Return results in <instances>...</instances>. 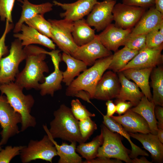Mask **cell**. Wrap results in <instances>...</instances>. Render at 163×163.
<instances>
[{
    "label": "cell",
    "mask_w": 163,
    "mask_h": 163,
    "mask_svg": "<svg viewBox=\"0 0 163 163\" xmlns=\"http://www.w3.org/2000/svg\"><path fill=\"white\" fill-rule=\"evenodd\" d=\"M122 2L125 4L145 8L155 6V0H123Z\"/></svg>",
    "instance_id": "cell-41"
},
{
    "label": "cell",
    "mask_w": 163,
    "mask_h": 163,
    "mask_svg": "<svg viewBox=\"0 0 163 163\" xmlns=\"http://www.w3.org/2000/svg\"><path fill=\"white\" fill-rule=\"evenodd\" d=\"M24 146L8 145L0 151V163H9L15 156L20 154Z\"/></svg>",
    "instance_id": "cell-37"
},
{
    "label": "cell",
    "mask_w": 163,
    "mask_h": 163,
    "mask_svg": "<svg viewBox=\"0 0 163 163\" xmlns=\"http://www.w3.org/2000/svg\"><path fill=\"white\" fill-rule=\"evenodd\" d=\"M97 2V0H78L72 3H62L54 0L53 3L65 11L60 13L61 18L74 22L88 15Z\"/></svg>",
    "instance_id": "cell-15"
},
{
    "label": "cell",
    "mask_w": 163,
    "mask_h": 163,
    "mask_svg": "<svg viewBox=\"0 0 163 163\" xmlns=\"http://www.w3.org/2000/svg\"><path fill=\"white\" fill-rule=\"evenodd\" d=\"M154 112L155 118L158 120L157 121L158 128L163 129V107L159 105H155Z\"/></svg>",
    "instance_id": "cell-44"
},
{
    "label": "cell",
    "mask_w": 163,
    "mask_h": 163,
    "mask_svg": "<svg viewBox=\"0 0 163 163\" xmlns=\"http://www.w3.org/2000/svg\"><path fill=\"white\" fill-rule=\"evenodd\" d=\"M155 8L163 14V0H155Z\"/></svg>",
    "instance_id": "cell-46"
},
{
    "label": "cell",
    "mask_w": 163,
    "mask_h": 163,
    "mask_svg": "<svg viewBox=\"0 0 163 163\" xmlns=\"http://www.w3.org/2000/svg\"><path fill=\"white\" fill-rule=\"evenodd\" d=\"M23 46L21 41L17 38L11 43L9 54L0 62V84L15 81L19 64L26 58Z\"/></svg>",
    "instance_id": "cell-6"
},
{
    "label": "cell",
    "mask_w": 163,
    "mask_h": 163,
    "mask_svg": "<svg viewBox=\"0 0 163 163\" xmlns=\"http://www.w3.org/2000/svg\"><path fill=\"white\" fill-rule=\"evenodd\" d=\"M106 157H97L91 160L83 161L84 163H122V161L119 159Z\"/></svg>",
    "instance_id": "cell-43"
},
{
    "label": "cell",
    "mask_w": 163,
    "mask_h": 163,
    "mask_svg": "<svg viewBox=\"0 0 163 163\" xmlns=\"http://www.w3.org/2000/svg\"><path fill=\"white\" fill-rule=\"evenodd\" d=\"M128 133L130 137L139 141L143 147L150 153L153 161L158 163L163 162V144L157 135L151 133Z\"/></svg>",
    "instance_id": "cell-20"
},
{
    "label": "cell",
    "mask_w": 163,
    "mask_h": 163,
    "mask_svg": "<svg viewBox=\"0 0 163 163\" xmlns=\"http://www.w3.org/2000/svg\"><path fill=\"white\" fill-rule=\"evenodd\" d=\"M121 84V88L116 100L130 101L133 107L136 106L144 95L134 82L127 79L121 72H117Z\"/></svg>",
    "instance_id": "cell-22"
},
{
    "label": "cell",
    "mask_w": 163,
    "mask_h": 163,
    "mask_svg": "<svg viewBox=\"0 0 163 163\" xmlns=\"http://www.w3.org/2000/svg\"><path fill=\"white\" fill-rule=\"evenodd\" d=\"M131 30V29L118 27L111 23L97 35L101 43L107 50L115 52L119 47L123 46Z\"/></svg>",
    "instance_id": "cell-16"
},
{
    "label": "cell",
    "mask_w": 163,
    "mask_h": 163,
    "mask_svg": "<svg viewBox=\"0 0 163 163\" xmlns=\"http://www.w3.org/2000/svg\"><path fill=\"white\" fill-rule=\"evenodd\" d=\"M116 73L109 70L104 73L96 87L93 98L107 101L117 97L121 84Z\"/></svg>",
    "instance_id": "cell-12"
},
{
    "label": "cell",
    "mask_w": 163,
    "mask_h": 163,
    "mask_svg": "<svg viewBox=\"0 0 163 163\" xmlns=\"http://www.w3.org/2000/svg\"><path fill=\"white\" fill-rule=\"evenodd\" d=\"M155 105L144 95L138 104L130 109L141 115L147 123L151 133L157 135L158 128L155 114Z\"/></svg>",
    "instance_id": "cell-24"
},
{
    "label": "cell",
    "mask_w": 163,
    "mask_h": 163,
    "mask_svg": "<svg viewBox=\"0 0 163 163\" xmlns=\"http://www.w3.org/2000/svg\"><path fill=\"white\" fill-rule=\"evenodd\" d=\"M112 54L101 43L97 35L91 42L78 46L72 56L84 62L87 66H91L98 59Z\"/></svg>",
    "instance_id": "cell-13"
},
{
    "label": "cell",
    "mask_w": 163,
    "mask_h": 163,
    "mask_svg": "<svg viewBox=\"0 0 163 163\" xmlns=\"http://www.w3.org/2000/svg\"><path fill=\"white\" fill-rule=\"evenodd\" d=\"M146 47L157 48L163 46V35L159 30H153L146 35Z\"/></svg>",
    "instance_id": "cell-38"
},
{
    "label": "cell",
    "mask_w": 163,
    "mask_h": 163,
    "mask_svg": "<svg viewBox=\"0 0 163 163\" xmlns=\"http://www.w3.org/2000/svg\"><path fill=\"white\" fill-rule=\"evenodd\" d=\"M146 35L133 34L131 32L127 37L123 46L131 50L139 51L146 47Z\"/></svg>",
    "instance_id": "cell-34"
},
{
    "label": "cell",
    "mask_w": 163,
    "mask_h": 163,
    "mask_svg": "<svg viewBox=\"0 0 163 163\" xmlns=\"http://www.w3.org/2000/svg\"><path fill=\"white\" fill-rule=\"evenodd\" d=\"M20 31V33H14L13 36L21 41L23 46L38 44L50 50L56 49V45L52 40L32 27L24 23L21 27Z\"/></svg>",
    "instance_id": "cell-18"
},
{
    "label": "cell",
    "mask_w": 163,
    "mask_h": 163,
    "mask_svg": "<svg viewBox=\"0 0 163 163\" xmlns=\"http://www.w3.org/2000/svg\"><path fill=\"white\" fill-rule=\"evenodd\" d=\"M22 3V11L20 17L14 27L13 32L18 33L26 21L38 14L44 15L53 10V4L47 2L38 5L32 4L28 0H18Z\"/></svg>",
    "instance_id": "cell-21"
},
{
    "label": "cell",
    "mask_w": 163,
    "mask_h": 163,
    "mask_svg": "<svg viewBox=\"0 0 163 163\" xmlns=\"http://www.w3.org/2000/svg\"><path fill=\"white\" fill-rule=\"evenodd\" d=\"M80 132L84 142H85L97 129V125L91 117L79 121Z\"/></svg>",
    "instance_id": "cell-36"
},
{
    "label": "cell",
    "mask_w": 163,
    "mask_h": 163,
    "mask_svg": "<svg viewBox=\"0 0 163 163\" xmlns=\"http://www.w3.org/2000/svg\"><path fill=\"white\" fill-rule=\"evenodd\" d=\"M26 64L23 69L17 75L14 82L27 90H38L39 82L44 81V73L49 69L45 61L48 52L37 46L30 45L24 47Z\"/></svg>",
    "instance_id": "cell-1"
},
{
    "label": "cell",
    "mask_w": 163,
    "mask_h": 163,
    "mask_svg": "<svg viewBox=\"0 0 163 163\" xmlns=\"http://www.w3.org/2000/svg\"><path fill=\"white\" fill-rule=\"evenodd\" d=\"M163 21V14L154 6L145 11L136 24L132 29L133 34H146L151 31L158 30L160 24Z\"/></svg>",
    "instance_id": "cell-19"
},
{
    "label": "cell",
    "mask_w": 163,
    "mask_h": 163,
    "mask_svg": "<svg viewBox=\"0 0 163 163\" xmlns=\"http://www.w3.org/2000/svg\"><path fill=\"white\" fill-rule=\"evenodd\" d=\"M22 121L21 114L10 105L6 96L0 95V124L2 129L0 146L6 144L10 138L20 133L18 125Z\"/></svg>",
    "instance_id": "cell-8"
},
{
    "label": "cell",
    "mask_w": 163,
    "mask_h": 163,
    "mask_svg": "<svg viewBox=\"0 0 163 163\" xmlns=\"http://www.w3.org/2000/svg\"><path fill=\"white\" fill-rule=\"evenodd\" d=\"M15 0H0V18L2 21L8 20L12 23V11Z\"/></svg>",
    "instance_id": "cell-39"
},
{
    "label": "cell",
    "mask_w": 163,
    "mask_h": 163,
    "mask_svg": "<svg viewBox=\"0 0 163 163\" xmlns=\"http://www.w3.org/2000/svg\"><path fill=\"white\" fill-rule=\"evenodd\" d=\"M20 155L23 163L37 159L52 163L53 158L57 155L55 147L47 134L40 140H30L27 146H24Z\"/></svg>",
    "instance_id": "cell-7"
},
{
    "label": "cell",
    "mask_w": 163,
    "mask_h": 163,
    "mask_svg": "<svg viewBox=\"0 0 163 163\" xmlns=\"http://www.w3.org/2000/svg\"><path fill=\"white\" fill-rule=\"evenodd\" d=\"M54 71L50 75L45 77L44 81L40 83L38 90L42 96L50 95L53 97L55 92L62 88L61 82L62 81V72L59 69L58 63H53Z\"/></svg>",
    "instance_id": "cell-26"
},
{
    "label": "cell",
    "mask_w": 163,
    "mask_h": 163,
    "mask_svg": "<svg viewBox=\"0 0 163 163\" xmlns=\"http://www.w3.org/2000/svg\"><path fill=\"white\" fill-rule=\"evenodd\" d=\"M102 115L103 119V123L104 125L111 131L117 133L122 136L124 137L130 143L132 150L129 156L131 159L136 158L140 155L149 156L148 154L145 151L142 150L133 143L130 139V136L128 133L120 124L107 115Z\"/></svg>",
    "instance_id": "cell-28"
},
{
    "label": "cell",
    "mask_w": 163,
    "mask_h": 163,
    "mask_svg": "<svg viewBox=\"0 0 163 163\" xmlns=\"http://www.w3.org/2000/svg\"><path fill=\"white\" fill-rule=\"evenodd\" d=\"M157 136L159 141L163 143V129L158 128Z\"/></svg>",
    "instance_id": "cell-48"
},
{
    "label": "cell",
    "mask_w": 163,
    "mask_h": 163,
    "mask_svg": "<svg viewBox=\"0 0 163 163\" xmlns=\"http://www.w3.org/2000/svg\"><path fill=\"white\" fill-rule=\"evenodd\" d=\"M153 68L144 69L130 68L121 72L128 79L133 81L150 101L152 95L149 85V80Z\"/></svg>",
    "instance_id": "cell-23"
},
{
    "label": "cell",
    "mask_w": 163,
    "mask_h": 163,
    "mask_svg": "<svg viewBox=\"0 0 163 163\" xmlns=\"http://www.w3.org/2000/svg\"><path fill=\"white\" fill-rule=\"evenodd\" d=\"M2 149L1 146H0V151Z\"/></svg>",
    "instance_id": "cell-50"
},
{
    "label": "cell",
    "mask_w": 163,
    "mask_h": 163,
    "mask_svg": "<svg viewBox=\"0 0 163 163\" xmlns=\"http://www.w3.org/2000/svg\"><path fill=\"white\" fill-rule=\"evenodd\" d=\"M126 46L115 52L107 69L117 73L122 69L139 53Z\"/></svg>",
    "instance_id": "cell-30"
},
{
    "label": "cell",
    "mask_w": 163,
    "mask_h": 163,
    "mask_svg": "<svg viewBox=\"0 0 163 163\" xmlns=\"http://www.w3.org/2000/svg\"><path fill=\"white\" fill-rule=\"evenodd\" d=\"M56 148L57 155L59 157L58 163H82V158L76 152V142H72L70 144L65 142L59 145L47 133Z\"/></svg>",
    "instance_id": "cell-29"
},
{
    "label": "cell",
    "mask_w": 163,
    "mask_h": 163,
    "mask_svg": "<svg viewBox=\"0 0 163 163\" xmlns=\"http://www.w3.org/2000/svg\"><path fill=\"white\" fill-rule=\"evenodd\" d=\"M23 89L14 82L0 84L2 94L5 95L8 102L21 116V132L30 127H34L37 123L36 118L31 114L35 102L34 98L30 94H24Z\"/></svg>",
    "instance_id": "cell-3"
},
{
    "label": "cell",
    "mask_w": 163,
    "mask_h": 163,
    "mask_svg": "<svg viewBox=\"0 0 163 163\" xmlns=\"http://www.w3.org/2000/svg\"><path fill=\"white\" fill-rule=\"evenodd\" d=\"M48 20L51 25L53 42L63 52L72 56L78 46L75 43L72 34L74 22L64 19Z\"/></svg>",
    "instance_id": "cell-9"
},
{
    "label": "cell",
    "mask_w": 163,
    "mask_h": 163,
    "mask_svg": "<svg viewBox=\"0 0 163 163\" xmlns=\"http://www.w3.org/2000/svg\"><path fill=\"white\" fill-rule=\"evenodd\" d=\"M103 142V133L101 130L100 134L94 138L91 142L79 143L76 147V151L86 159L85 161H89L97 158L98 149Z\"/></svg>",
    "instance_id": "cell-32"
},
{
    "label": "cell",
    "mask_w": 163,
    "mask_h": 163,
    "mask_svg": "<svg viewBox=\"0 0 163 163\" xmlns=\"http://www.w3.org/2000/svg\"><path fill=\"white\" fill-rule=\"evenodd\" d=\"M72 34L75 43L78 46L89 43L96 35L94 30L91 28L84 18L74 22Z\"/></svg>",
    "instance_id": "cell-27"
},
{
    "label": "cell",
    "mask_w": 163,
    "mask_h": 163,
    "mask_svg": "<svg viewBox=\"0 0 163 163\" xmlns=\"http://www.w3.org/2000/svg\"><path fill=\"white\" fill-rule=\"evenodd\" d=\"M163 46L157 48L145 47L138 53L120 71L130 68H154L162 64Z\"/></svg>",
    "instance_id": "cell-14"
},
{
    "label": "cell",
    "mask_w": 163,
    "mask_h": 163,
    "mask_svg": "<svg viewBox=\"0 0 163 163\" xmlns=\"http://www.w3.org/2000/svg\"><path fill=\"white\" fill-rule=\"evenodd\" d=\"M71 104L72 112L74 117L78 121L95 116L94 113L89 112L78 99L72 100Z\"/></svg>",
    "instance_id": "cell-35"
},
{
    "label": "cell",
    "mask_w": 163,
    "mask_h": 163,
    "mask_svg": "<svg viewBox=\"0 0 163 163\" xmlns=\"http://www.w3.org/2000/svg\"><path fill=\"white\" fill-rule=\"evenodd\" d=\"M116 0L98 2L88 15L87 23L97 32L103 30L113 20L112 11Z\"/></svg>",
    "instance_id": "cell-11"
},
{
    "label": "cell",
    "mask_w": 163,
    "mask_h": 163,
    "mask_svg": "<svg viewBox=\"0 0 163 163\" xmlns=\"http://www.w3.org/2000/svg\"><path fill=\"white\" fill-rule=\"evenodd\" d=\"M101 130L103 133V142L98 149L97 157L113 158L126 163H132L129 156L131 150L123 144L122 136L111 131L104 125L101 126Z\"/></svg>",
    "instance_id": "cell-5"
},
{
    "label": "cell",
    "mask_w": 163,
    "mask_h": 163,
    "mask_svg": "<svg viewBox=\"0 0 163 163\" xmlns=\"http://www.w3.org/2000/svg\"><path fill=\"white\" fill-rule=\"evenodd\" d=\"M132 163H152V162L148 161L145 157L142 156L139 158L137 157L131 159Z\"/></svg>",
    "instance_id": "cell-47"
},
{
    "label": "cell",
    "mask_w": 163,
    "mask_h": 163,
    "mask_svg": "<svg viewBox=\"0 0 163 163\" xmlns=\"http://www.w3.org/2000/svg\"><path fill=\"white\" fill-rule=\"evenodd\" d=\"M146 8L129 5L123 3L116 4L112 14L115 25L124 29H132L145 12Z\"/></svg>",
    "instance_id": "cell-10"
},
{
    "label": "cell",
    "mask_w": 163,
    "mask_h": 163,
    "mask_svg": "<svg viewBox=\"0 0 163 163\" xmlns=\"http://www.w3.org/2000/svg\"><path fill=\"white\" fill-rule=\"evenodd\" d=\"M106 105L107 107L106 115L110 117L116 112V105L113 103L112 100H109L107 101L106 103Z\"/></svg>",
    "instance_id": "cell-45"
},
{
    "label": "cell",
    "mask_w": 163,
    "mask_h": 163,
    "mask_svg": "<svg viewBox=\"0 0 163 163\" xmlns=\"http://www.w3.org/2000/svg\"><path fill=\"white\" fill-rule=\"evenodd\" d=\"M54 119L50 123L49 129L46 125L44 129L53 138H60L71 142H84L79 127V121L73 114L71 108L61 104L53 113Z\"/></svg>",
    "instance_id": "cell-2"
},
{
    "label": "cell",
    "mask_w": 163,
    "mask_h": 163,
    "mask_svg": "<svg viewBox=\"0 0 163 163\" xmlns=\"http://www.w3.org/2000/svg\"><path fill=\"white\" fill-rule=\"evenodd\" d=\"M43 15L40 14L37 15L25 23L40 33L52 39L51 24L48 20L45 19Z\"/></svg>",
    "instance_id": "cell-33"
},
{
    "label": "cell",
    "mask_w": 163,
    "mask_h": 163,
    "mask_svg": "<svg viewBox=\"0 0 163 163\" xmlns=\"http://www.w3.org/2000/svg\"><path fill=\"white\" fill-rule=\"evenodd\" d=\"M61 59L66 63L67 67L66 70L62 72V82L68 86L76 76H78L81 72L87 69V66L82 61L64 52L62 55Z\"/></svg>",
    "instance_id": "cell-25"
},
{
    "label": "cell",
    "mask_w": 163,
    "mask_h": 163,
    "mask_svg": "<svg viewBox=\"0 0 163 163\" xmlns=\"http://www.w3.org/2000/svg\"><path fill=\"white\" fill-rule=\"evenodd\" d=\"M120 124L128 132L133 133H151L149 125L140 115L132 111L130 108L123 115L110 117Z\"/></svg>",
    "instance_id": "cell-17"
},
{
    "label": "cell",
    "mask_w": 163,
    "mask_h": 163,
    "mask_svg": "<svg viewBox=\"0 0 163 163\" xmlns=\"http://www.w3.org/2000/svg\"><path fill=\"white\" fill-rule=\"evenodd\" d=\"M6 24L4 31L0 38V62L2 57L7 54L8 52V47L5 44V40L7 34L14 27L12 23H10L6 20Z\"/></svg>",
    "instance_id": "cell-40"
},
{
    "label": "cell",
    "mask_w": 163,
    "mask_h": 163,
    "mask_svg": "<svg viewBox=\"0 0 163 163\" xmlns=\"http://www.w3.org/2000/svg\"><path fill=\"white\" fill-rule=\"evenodd\" d=\"M115 104L116 107V112L119 115L124 114L129 109L131 108L133 105L130 101L115 100Z\"/></svg>",
    "instance_id": "cell-42"
},
{
    "label": "cell",
    "mask_w": 163,
    "mask_h": 163,
    "mask_svg": "<svg viewBox=\"0 0 163 163\" xmlns=\"http://www.w3.org/2000/svg\"><path fill=\"white\" fill-rule=\"evenodd\" d=\"M158 30L161 34L163 35V21H162L160 24Z\"/></svg>",
    "instance_id": "cell-49"
},
{
    "label": "cell",
    "mask_w": 163,
    "mask_h": 163,
    "mask_svg": "<svg viewBox=\"0 0 163 163\" xmlns=\"http://www.w3.org/2000/svg\"><path fill=\"white\" fill-rule=\"evenodd\" d=\"M113 54L97 59L91 67L87 69L74 79L66 89L67 96L75 97L78 91L88 93L93 99L96 87L105 72L108 69Z\"/></svg>",
    "instance_id": "cell-4"
},
{
    "label": "cell",
    "mask_w": 163,
    "mask_h": 163,
    "mask_svg": "<svg viewBox=\"0 0 163 163\" xmlns=\"http://www.w3.org/2000/svg\"><path fill=\"white\" fill-rule=\"evenodd\" d=\"M153 95L151 101L155 105L163 106V68L158 66L153 68L150 74Z\"/></svg>",
    "instance_id": "cell-31"
}]
</instances>
